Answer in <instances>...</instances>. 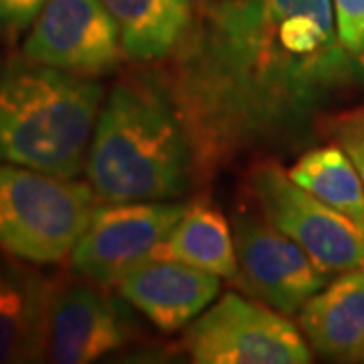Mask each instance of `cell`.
Listing matches in <instances>:
<instances>
[{
  "label": "cell",
  "mask_w": 364,
  "mask_h": 364,
  "mask_svg": "<svg viewBox=\"0 0 364 364\" xmlns=\"http://www.w3.org/2000/svg\"><path fill=\"white\" fill-rule=\"evenodd\" d=\"M156 69L195 148L198 182L239 160L296 154L358 73L332 0H200Z\"/></svg>",
  "instance_id": "cell-1"
},
{
  "label": "cell",
  "mask_w": 364,
  "mask_h": 364,
  "mask_svg": "<svg viewBox=\"0 0 364 364\" xmlns=\"http://www.w3.org/2000/svg\"><path fill=\"white\" fill-rule=\"evenodd\" d=\"M85 176L102 203L181 200L195 184V148L156 69L119 81L104 100Z\"/></svg>",
  "instance_id": "cell-2"
},
{
  "label": "cell",
  "mask_w": 364,
  "mask_h": 364,
  "mask_svg": "<svg viewBox=\"0 0 364 364\" xmlns=\"http://www.w3.org/2000/svg\"><path fill=\"white\" fill-rule=\"evenodd\" d=\"M104 100L95 79L25 53L0 59V164L77 178Z\"/></svg>",
  "instance_id": "cell-3"
},
{
  "label": "cell",
  "mask_w": 364,
  "mask_h": 364,
  "mask_svg": "<svg viewBox=\"0 0 364 364\" xmlns=\"http://www.w3.org/2000/svg\"><path fill=\"white\" fill-rule=\"evenodd\" d=\"M100 203L90 182L0 164V249L33 265L59 263Z\"/></svg>",
  "instance_id": "cell-4"
},
{
  "label": "cell",
  "mask_w": 364,
  "mask_h": 364,
  "mask_svg": "<svg viewBox=\"0 0 364 364\" xmlns=\"http://www.w3.org/2000/svg\"><path fill=\"white\" fill-rule=\"evenodd\" d=\"M247 184L261 215L296 241L328 277L364 265V229L301 188L277 162L255 164Z\"/></svg>",
  "instance_id": "cell-5"
},
{
  "label": "cell",
  "mask_w": 364,
  "mask_h": 364,
  "mask_svg": "<svg viewBox=\"0 0 364 364\" xmlns=\"http://www.w3.org/2000/svg\"><path fill=\"white\" fill-rule=\"evenodd\" d=\"M182 346L196 364H306L304 334L265 304L225 294L186 326Z\"/></svg>",
  "instance_id": "cell-6"
},
{
  "label": "cell",
  "mask_w": 364,
  "mask_h": 364,
  "mask_svg": "<svg viewBox=\"0 0 364 364\" xmlns=\"http://www.w3.org/2000/svg\"><path fill=\"white\" fill-rule=\"evenodd\" d=\"M186 208L184 200L100 203L69 253L71 272L107 289L116 287L156 255Z\"/></svg>",
  "instance_id": "cell-7"
},
{
  "label": "cell",
  "mask_w": 364,
  "mask_h": 364,
  "mask_svg": "<svg viewBox=\"0 0 364 364\" xmlns=\"http://www.w3.org/2000/svg\"><path fill=\"white\" fill-rule=\"evenodd\" d=\"M233 235L239 261L237 279L261 304L294 316L328 286L330 277L312 257L263 215L237 213Z\"/></svg>",
  "instance_id": "cell-8"
},
{
  "label": "cell",
  "mask_w": 364,
  "mask_h": 364,
  "mask_svg": "<svg viewBox=\"0 0 364 364\" xmlns=\"http://www.w3.org/2000/svg\"><path fill=\"white\" fill-rule=\"evenodd\" d=\"M23 53L91 79L116 73L128 59L116 21L100 0H51L31 26Z\"/></svg>",
  "instance_id": "cell-9"
},
{
  "label": "cell",
  "mask_w": 364,
  "mask_h": 364,
  "mask_svg": "<svg viewBox=\"0 0 364 364\" xmlns=\"http://www.w3.org/2000/svg\"><path fill=\"white\" fill-rule=\"evenodd\" d=\"M134 340L130 314L107 287L79 275L57 277L49 314L47 360L87 364Z\"/></svg>",
  "instance_id": "cell-10"
},
{
  "label": "cell",
  "mask_w": 364,
  "mask_h": 364,
  "mask_svg": "<svg viewBox=\"0 0 364 364\" xmlns=\"http://www.w3.org/2000/svg\"><path fill=\"white\" fill-rule=\"evenodd\" d=\"M117 296L162 332H176L208 308L221 277L182 261L152 257L116 286Z\"/></svg>",
  "instance_id": "cell-11"
},
{
  "label": "cell",
  "mask_w": 364,
  "mask_h": 364,
  "mask_svg": "<svg viewBox=\"0 0 364 364\" xmlns=\"http://www.w3.org/2000/svg\"><path fill=\"white\" fill-rule=\"evenodd\" d=\"M55 286L57 277L0 249V364L47 358Z\"/></svg>",
  "instance_id": "cell-12"
},
{
  "label": "cell",
  "mask_w": 364,
  "mask_h": 364,
  "mask_svg": "<svg viewBox=\"0 0 364 364\" xmlns=\"http://www.w3.org/2000/svg\"><path fill=\"white\" fill-rule=\"evenodd\" d=\"M298 322L318 354L348 363L364 358V265L336 275L308 299Z\"/></svg>",
  "instance_id": "cell-13"
},
{
  "label": "cell",
  "mask_w": 364,
  "mask_h": 364,
  "mask_svg": "<svg viewBox=\"0 0 364 364\" xmlns=\"http://www.w3.org/2000/svg\"><path fill=\"white\" fill-rule=\"evenodd\" d=\"M116 21L126 57L156 63L178 47L195 21L193 0H100Z\"/></svg>",
  "instance_id": "cell-14"
},
{
  "label": "cell",
  "mask_w": 364,
  "mask_h": 364,
  "mask_svg": "<svg viewBox=\"0 0 364 364\" xmlns=\"http://www.w3.org/2000/svg\"><path fill=\"white\" fill-rule=\"evenodd\" d=\"M154 257L182 261L221 279H237L239 275L233 229L219 208L200 200L188 203Z\"/></svg>",
  "instance_id": "cell-15"
},
{
  "label": "cell",
  "mask_w": 364,
  "mask_h": 364,
  "mask_svg": "<svg viewBox=\"0 0 364 364\" xmlns=\"http://www.w3.org/2000/svg\"><path fill=\"white\" fill-rule=\"evenodd\" d=\"M291 181L364 229V184L338 144L312 148L287 170Z\"/></svg>",
  "instance_id": "cell-16"
},
{
  "label": "cell",
  "mask_w": 364,
  "mask_h": 364,
  "mask_svg": "<svg viewBox=\"0 0 364 364\" xmlns=\"http://www.w3.org/2000/svg\"><path fill=\"white\" fill-rule=\"evenodd\" d=\"M326 134L348 154L364 184V112H344L324 122Z\"/></svg>",
  "instance_id": "cell-17"
},
{
  "label": "cell",
  "mask_w": 364,
  "mask_h": 364,
  "mask_svg": "<svg viewBox=\"0 0 364 364\" xmlns=\"http://www.w3.org/2000/svg\"><path fill=\"white\" fill-rule=\"evenodd\" d=\"M51 0H0V43L14 45Z\"/></svg>",
  "instance_id": "cell-18"
},
{
  "label": "cell",
  "mask_w": 364,
  "mask_h": 364,
  "mask_svg": "<svg viewBox=\"0 0 364 364\" xmlns=\"http://www.w3.org/2000/svg\"><path fill=\"white\" fill-rule=\"evenodd\" d=\"M338 39L364 69V0H332Z\"/></svg>",
  "instance_id": "cell-19"
}]
</instances>
